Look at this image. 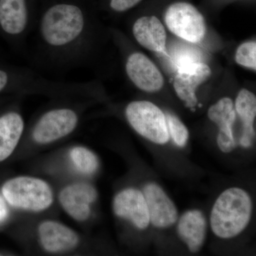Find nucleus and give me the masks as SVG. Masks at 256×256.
Here are the masks:
<instances>
[{
	"mask_svg": "<svg viewBox=\"0 0 256 256\" xmlns=\"http://www.w3.org/2000/svg\"><path fill=\"white\" fill-rule=\"evenodd\" d=\"M36 26L38 50L45 60L62 68L82 66L92 50L94 26L82 6L52 3L42 12Z\"/></svg>",
	"mask_w": 256,
	"mask_h": 256,
	"instance_id": "nucleus-1",
	"label": "nucleus"
},
{
	"mask_svg": "<svg viewBox=\"0 0 256 256\" xmlns=\"http://www.w3.org/2000/svg\"><path fill=\"white\" fill-rule=\"evenodd\" d=\"M252 202L246 190L232 188L224 190L216 200L210 216L212 232L229 239L242 233L252 218Z\"/></svg>",
	"mask_w": 256,
	"mask_h": 256,
	"instance_id": "nucleus-2",
	"label": "nucleus"
},
{
	"mask_svg": "<svg viewBox=\"0 0 256 256\" xmlns=\"http://www.w3.org/2000/svg\"><path fill=\"white\" fill-rule=\"evenodd\" d=\"M3 196L15 208L42 212L53 202V192L50 185L40 178L20 176L8 180L2 188Z\"/></svg>",
	"mask_w": 256,
	"mask_h": 256,
	"instance_id": "nucleus-3",
	"label": "nucleus"
},
{
	"mask_svg": "<svg viewBox=\"0 0 256 256\" xmlns=\"http://www.w3.org/2000/svg\"><path fill=\"white\" fill-rule=\"evenodd\" d=\"M124 114L131 127L148 140L158 144L169 141L165 114L152 102L132 101L126 106Z\"/></svg>",
	"mask_w": 256,
	"mask_h": 256,
	"instance_id": "nucleus-4",
	"label": "nucleus"
},
{
	"mask_svg": "<svg viewBox=\"0 0 256 256\" xmlns=\"http://www.w3.org/2000/svg\"><path fill=\"white\" fill-rule=\"evenodd\" d=\"M78 111L70 106L47 110L38 117L32 128V136L38 144H48L70 134L78 126Z\"/></svg>",
	"mask_w": 256,
	"mask_h": 256,
	"instance_id": "nucleus-5",
	"label": "nucleus"
},
{
	"mask_svg": "<svg viewBox=\"0 0 256 256\" xmlns=\"http://www.w3.org/2000/svg\"><path fill=\"white\" fill-rule=\"evenodd\" d=\"M36 24L33 0H0V28L15 43H24Z\"/></svg>",
	"mask_w": 256,
	"mask_h": 256,
	"instance_id": "nucleus-6",
	"label": "nucleus"
},
{
	"mask_svg": "<svg viewBox=\"0 0 256 256\" xmlns=\"http://www.w3.org/2000/svg\"><path fill=\"white\" fill-rule=\"evenodd\" d=\"M165 23L170 31L190 43H198L204 38L206 22L203 15L194 5L176 2L165 13Z\"/></svg>",
	"mask_w": 256,
	"mask_h": 256,
	"instance_id": "nucleus-7",
	"label": "nucleus"
},
{
	"mask_svg": "<svg viewBox=\"0 0 256 256\" xmlns=\"http://www.w3.org/2000/svg\"><path fill=\"white\" fill-rule=\"evenodd\" d=\"M212 76V70L206 64L192 62L178 67L174 78V88L178 98L186 107L194 108L198 104L196 92L202 84Z\"/></svg>",
	"mask_w": 256,
	"mask_h": 256,
	"instance_id": "nucleus-8",
	"label": "nucleus"
},
{
	"mask_svg": "<svg viewBox=\"0 0 256 256\" xmlns=\"http://www.w3.org/2000/svg\"><path fill=\"white\" fill-rule=\"evenodd\" d=\"M126 72L132 84L144 92H158L164 86L161 72L143 54L133 52L128 55Z\"/></svg>",
	"mask_w": 256,
	"mask_h": 256,
	"instance_id": "nucleus-9",
	"label": "nucleus"
},
{
	"mask_svg": "<svg viewBox=\"0 0 256 256\" xmlns=\"http://www.w3.org/2000/svg\"><path fill=\"white\" fill-rule=\"evenodd\" d=\"M142 193L149 210L150 222L153 226L166 228L178 222V208L159 185L148 184Z\"/></svg>",
	"mask_w": 256,
	"mask_h": 256,
	"instance_id": "nucleus-10",
	"label": "nucleus"
},
{
	"mask_svg": "<svg viewBox=\"0 0 256 256\" xmlns=\"http://www.w3.org/2000/svg\"><path fill=\"white\" fill-rule=\"evenodd\" d=\"M114 210L116 216L130 220L141 230L148 228L150 224L144 194L136 188H126L119 192L114 198Z\"/></svg>",
	"mask_w": 256,
	"mask_h": 256,
	"instance_id": "nucleus-11",
	"label": "nucleus"
},
{
	"mask_svg": "<svg viewBox=\"0 0 256 256\" xmlns=\"http://www.w3.org/2000/svg\"><path fill=\"white\" fill-rule=\"evenodd\" d=\"M208 118L218 127L217 144L222 152L230 153L236 148L233 126L236 118L234 102L230 98L224 97L210 106Z\"/></svg>",
	"mask_w": 256,
	"mask_h": 256,
	"instance_id": "nucleus-12",
	"label": "nucleus"
},
{
	"mask_svg": "<svg viewBox=\"0 0 256 256\" xmlns=\"http://www.w3.org/2000/svg\"><path fill=\"white\" fill-rule=\"evenodd\" d=\"M96 188L86 183L69 185L60 192V202L64 210L78 222L87 220L90 215V205L97 200Z\"/></svg>",
	"mask_w": 256,
	"mask_h": 256,
	"instance_id": "nucleus-13",
	"label": "nucleus"
},
{
	"mask_svg": "<svg viewBox=\"0 0 256 256\" xmlns=\"http://www.w3.org/2000/svg\"><path fill=\"white\" fill-rule=\"evenodd\" d=\"M178 220V237L190 252H200L207 234V222L203 212L198 210H188Z\"/></svg>",
	"mask_w": 256,
	"mask_h": 256,
	"instance_id": "nucleus-14",
	"label": "nucleus"
},
{
	"mask_svg": "<svg viewBox=\"0 0 256 256\" xmlns=\"http://www.w3.org/2000/svg\"><path fill=\"white\" fill-rule=\"evenodd\" d=\"M38 234L42 246L50 252L72 250L79 242L78 235L72 229L53 220L40 224Z\"/></svg>",
	"mask_w": 256,
	"mask_h": 256,
	"instance_id": "nucleus-15",
	"label": "nucleus"
},
{
	"mask_svg": "<svg viewBox=\"0 0 256 256\" xmlns=\"http://www.w3.org/2000/svg\"><path fill=\"white\" fill-rule=\"evenodd\" d=\"M132 32L136 41L146 50L164 53L166 34L159 18L154 16H142L132 25Z\"/></svg>",
	"mask_w": 256,
	"mask_h": 256,
	"instance_id": "nucleus-16",
	"label": "nucleus"
},
{
	"mask_svg": "<svg viewBox=\"0 0 256 256\" xmlns=\"http://www.w3.org/2000/svg\"><path fill=\"white\" fill-rule=\"evenodd\" d=\"M235 111L242 122V137L239 144L244 148H250L256 138L254 124L256 116L255 94L247 89L238 92L235 102Z\"/></svg>",
	"mask_w": 256,
	"mask_h": 256,
	"instance_id": "nucleus-17",
	"label": "nucleus"
},
{
	"mask_svg": "<svg viewBox=\"0 0 256 256\" xmlns=\"http://www.w3.org/2000/svg\"><path fill=\"white\" fill-rule=\"evenodd\" d=\"M24 129L22 116L10 111L0 117V162L4 161L14 152Z\"/></svg>",
	"mask_w": 256,
	"mask_h": 256,
	"instance_id": "nucleus-18",
	"label": "nucleus"
},
{
	"mask_svg": "<svg viewBox=\"0 0 256 256\" xmlns=\"http://www.w3.org/2000/svg\"><path fill=\"white\" fill-rule=\"evenodd\" d=\"M76 169L85 174H92L98 169L99 161L92 152L84 146H76L70 152Z\"/></svg>",
	"mask_w": 256,
	"mask_h": 256,
	"instance_id": "nucleus-19",
	"label": "nucleus"
},
{
	"mask_svg": "<svg viewBox=\"0 0 256 256\" xmlns=\"http://www.w3.org/2000/svg\"><path fill=\"white\" fill-rule=\"evenodd\" d=\"M165 116L170 138L178 148H184L190 138L188 128L175 114L166 112Z\"/></svg>",
	"mask_w": 256,
	"mask_h": 256,
	"instance_id": "nucleus-20",
	"label": "nucleus"
},
{
	"mask_svg": "<svg viewBox=\"0 0 256 256\" xmlns=\"http://www.w3.org/2000/svg\"><path fill=\"white\" fill-rule=\"evenodd\" d=\"M235 60L239 65L256 70V42H247L240 45L236 52Z\"/></svg>",
	"mask_w": 256,
	"mask_h": 256,
	"instance_id": "nucleus-21",
	"label": "nucleus"
},
{
	"mask_svg": "<svg viewBox=\"0 0 256 256\" xmlns=\"http://www.w3.org/2000/svg\"><path fill=\"white\" fill-rule=\"evenodd\" d=\"M141 0H110L109 6L116 12H124L134 8Z\"/></svg>",
	"mask_w": 256,
	"mask_h": 256,
	"instance_id": "nucleus-22",
	"label": "nucleus"
},
{
	"mask_svg": "<svg viewBox=\"0 0 256 256\" xmlns=\"http://www.w3.org/2000/svg\"><path fill=\"white\" fill-rule=\"evenodd\" d=\"M8 214V210H6L4 202H3L2 198H0V222L6 218Z\"/></svg>",
	"mask_w": 256,
	"mask_h": 256,
	"instance_id": "nucleus-23",
	"label": "nucleus"
},
{
	"mask_svg": "<svg viewBox=\"0 0 256 256\" xmlns=\"http://www.w3.org/2000/svg\"><path fill=\"white\" fill-rule=\"evenodd\" d=\"M2 92V86H1V82H0V92Z\"/></svg>",
	"mask_w": 256,
	"mask_h": 256,
	"instance_id": "nucleus-24",
	"label": "nucleus"
}]
</instances>
